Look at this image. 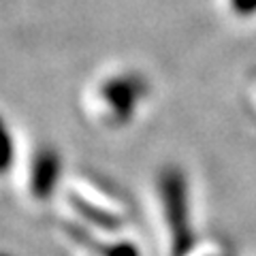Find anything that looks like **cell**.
<instances>
[{
    "label": "cell",
    "instance_id": "6da1fadb",
    "mask_svg": "<svg viewBox=\"0 0 256 256\" xmlns=\"http://www.w3.org/2000/svg\"><path fill=\"white\" fill-rule=\"evenodd\" d=\"M160 201H162L164 220L171 233L173 256H188L194 248V230L190 220V194L182 169L166 166L158 178Z\"/></svg>",
    "mask_w": 256,
    "mask_h": 256
},
{
    "label": "cell",
    "instance_id": "7a4b0ae2",
    "mask_svg": "<svg viewBox=\"0 0 256 256\" xmlns=\"http://www.w3.org/2000/svg\"><path fill=\"white\" fill-rule=\"evenodd\" d=\"M146 92H148L146 79L134 73L114 77L111 82L105 84V90H102L107 105L114 111V118L118 122H126L134 114V109H137L139 100L146 96Z\"/></svg>",
    "mask_w": 256,
    "mask_h": 256
},
{
    "label": "cell",
    "instance_id": "3957f363",
    "mask_svg": "<svg viewBox=\"0 0 256 256\" xmlns=\"http://www.w3.org/2000/svg\"><path fill=\"white\" fill-rule=\"evenodd\" d=\"M60 175V162L54 152H41L32 166V190L38 196H47L56 186V180Z\"/></svg>",
    "mask_w": 256,
    "mask_h": 256
},
{
    "label": "cell",
    "instance_id": "277c9868",
    "mask_svg": "<svg viewBox=\"0 0 256 256\" xmlns=\"http://www.w3.org/2000/svg\"><path fill=\"white\" fill-rule=\"evenodd\" d=\"M11 154H13V146H11V137H9V130L0 118V173H4V169L9 166L11 162Z\"/></svg>",
    "mask_w": 256,
    "mask_h": 256
},
{
    "label": "cell",
    "instance_id": "5b68a950",
    "mask_svg": "<svg viewBox=\"0 0 256 256\" xmlns=\"http://www.w3.org/2000/svg\"><path fill=\"white\" fill-rule=\"evenodd\" d=\"M228 2H230V9L237 15H242V18L256 13V0H228Z\"/></svg>",
    "mask_w": 256,
    "mask_h": 256
}]
</instances>
